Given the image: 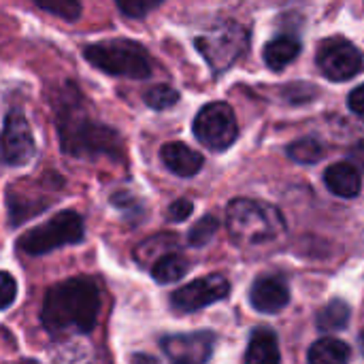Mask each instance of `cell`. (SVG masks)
Here are the masks:
<instances>
[{
    "label": "cell",
    "mask_w": 364,
    "mask_h": 364,
    "mask_svg": "<svg viewBox=\"0 0 364 364\" xmlns=\"http://www.w3.org/2000/svg\"><path fill=\"white\" fill-rule=\"evenodd\" d=\"M100 314V292L87 277L55 284L43 301L41 322L51 335H85L96 326Z\"/></svg>",
    "instance_id": "cell-1"
},
{
    "label": "cell",
    "mask_w": 364,
    "mask_h": 364,
    "mask_svg": "<svg viewBox=\"0 0 364 364\" xmlns=\"http://www.w3.org/2000/svg\"><path fill=\"white\" fill-rule=\"evenodd\" d=\"M55 126L60 134V145L68 156H111L115 160H122L124 143L119 134L87 115L77 90H68V96H60V102H55Z\"/></svg>",
    "instance_id": "cell-2"
},
{
    "label": "cell",
    "mask_w": 364,
    "mask_h": 364,
    "mask_svg": "<svg viewBox=\"0 0 364 364\" xmlns=\"http://www.w3.org/2000/svg\"><path fill=\"white\" fill-rule=\"evenodd\" d=\"M228 235L241 250H264L286 235V222L279 209L267 203L237 198L226 211Z\"/></svg>",
    "instance_id": "cell-3"
},
{
    "label": "cell",
    "mask_w": 364,
    "mask_h": 364,
    "mask_svg": "<svg viewBox=\"0 0 364 364\" xmlns=\"http://www.w3.org/2000/svg\"><path fill=\"white\" fill-rule=\"evenodd\" d=\"M83 55L92 66L113 77L147 79L151 75L149 53L139 43L126 38H109V41L92 43L83 49Z\"/></svg>",
    "instance_id": "cell-4"
},
{
    "label": "cell",
    "mask_w": 364,
    "mask_h": 364,
    "mask_svg": "<svg viewBox=\"0 0 364 364\" xmlns=\"http://www.w3.org/2000/svg\"><path fill=\"white\" fill-rule=\"evenodd\" d=\"M196 49L213 73H226L247 49L250 34L239 21H224L194 41Z\"/></svg>",
    "instance_id": "cell-5"
},
{
    "label": "cell",
    "mask_w": 364,
    "mask_h": 364,
    "mask_svg": "<svg viewBox=\"0 0 364 364\" xmlns=\"http://www.w3.org/2000/svg\"><path fill=\"white\" fill-rule=\"evenodd\" d=\"M83 241V220L75 211H60L43 226L32 228L19 241V247L30 256H43L64 245Z\"/></svg>",
    "instance_id": "cell-6"
},
{
    "label": "cell",
    "mask_w": 364,
    "mask_h": 364,
    "mask_svg": "<svg viewBox=\"0 0 364 364\" xmlns=\"http://www.w3.org/2000/svg\"><path fill=\"white\" fill-rule=\"evenodd\" d=\"M194 136L200 145H205L211 151H224L228 149L239 134L235 111L228 102H209L205 105L192 124Z\"/></svg>",
    "instance_id": "cell-7"
},
{
    "label": "cell",
    "mask_w": 364,
    "mask_h": 364,
    "mask_svg": "<svg viewBox=\"0 0 364 364\" xmlns=\"http://www.w3.org/2000/svg\"><path fill=\"white\" fill-rule=\"evenodd\" d=\"M62 186L60 177H51L49 183H45V179H23L13 183L6 190V205H9V213H11V224L17 226L34 215H38L41 211H45L55 194V188Z\"/></svg>",
    "instance_id": "cell-8"
},
{
    "label": "cell",
    "mask_w": 364,
    "mask_h": 364,
    "mask_svg": "<svg viewBox=\"0 0 364 364\" xmlns=\"http://www.w3.org/2000/svg\"><path fill=\"white\" fill-rule=\"evenodd\" d=\"M36 154V143L26 115L17 109L9 111L0 132V160L9 166H23Z\"/></svg>",
    "instance_id": "cell-9"
},
{
    "label": "cell",
    "mask_w": 364,
    "mask_h": 364,
    "mask_svg": "<svg viewBox=\"0 0 364 364\" xmlns=\"http://www.w3.org/2000/svg\"><path fill=\"white\" fill-rule=\"evenodd\" d=\"M318 66L331 81H348L360 75L363 55L356 45L346 38H331L318 51Z\"/></svg>",
    "instance_id": "cell-10"
},
{
    "label": "cell",
    "mask_w": 364,
    "mask_h": 364,
    "mask_svg": "<svg viewBox=\"0 0 364 364\" xmlns=\"http://www.w3.org/2000/svg\"><path fill=\"white\" fill-rule=\"evenodd\" d=\"M228 294H230L228 279L220 273H213V275L194 279L192 284H186L179 290H175L171 294V305L177 311L190 314V311H198L207 305L220 303Z\"/></svg>",
    "instance_id": "cell-11"
},
{
    "label": "cell",
    "mask_w": 364,
    "mask_h": 364,
    "mask_svg": "<svg viewBox=\"0 0 364 364\" xmlns=\"http://www.w3.org/2000/svg\"><path fill=\"white\" fill-rule=\"evenodd\" d=\"M215 348V337L203 333H181L162 339V352L173 364H207Z\"/></svg>",
    "instance_id": "cell-12"
},
{
    "label": "cell",
    "mask_w": 364,
    "mask_h": 364,
    "mask_svg": "<svg viewBox=\"0 0 364 364\" xmlns=\"http://www.w3.org/2000/svg\"><path fill=\"white\" fill-rule=\"evenodd\" d=\"M250 301L260 314H277L290 303V286L282 275H262L254 282Z\"/></svg>",
    "instance_id": "cell-13"
},
{
    "label": "cell",
    "mask_w": 364,
    "mask_h": 364,
    "mask_svg": "<svg viewBox=\"0 0 364 364\" xmlns=\"http://www.w3.org/2000/svg\"><path fill=\"white\" fill-rule=\"evenodd\" d=\"M164 166L179 177H194L203 168V156L186 143H166L160 149Z\"/></svg>",
    "instance_id": "cell-14"
},
{
    "label": "cell",
    "mask_w": 364,
    "mask_h": 364,
    "mask_svg": "<svg viewBox=\"0 0 364 364\" xmlns=\"http://www.w3.org/2000/svg\"><path fill=\"white\" fill-rule=\"evenodd\" d=\"M326 188L341 198H356L363 188L360 171L352 162H337L324 173Z\"/></svg>",
    "instance_id": "cell-15"
},
{
    "label": "cell",
    "mask_w": 364,
    "mask_h": 364,
    "mask_svg": "<svg viewBox=\"0 0 364 364\" xmlns=\"http://www.w3.org/2000/svg\"><path fill=\"white\" fill-rule=\"evenodd\" d=\"M245 364H282L277 335L271 328H256L250 337Z\"/></svg>",
    "instance_id": "cell-16"
},
{
    "label": "cell",
    "mask_w": 364,
    "mask_h": 364,
    "mask_svg": "<svg viewBox=\"0 0 364 364\" xmlns=\"http://www.w3.org/2000/svg\"><path fill=\"white\" fill-rule=\"evenodd\" d=\"M301 53V41L292 34L277 36L267 43L264 47V62L271 70H282Z\"/></svg>",
    "instance_id": "cell-17"
},
{
    "label": "cell",
    "mask_w": 364,
    "mask_h": 364,
    "mask_svg": "<svg viewBox=\"0 0 364 364\" xmlns=\"http://www.w3.org/2000/svg\"><path fill=\"white\" fill-rule=\"evenodd\" d=\"M350 356V346L335 337H324L309 348V364H348Z\"/></svg>",
    "instance_id": "cell-18"
},
{
    "label": "cell",
    "mask_w": 364,
    "mask_h": 364,
    "mask_svg": "<svg viewBox=\"0 0 364 364\" xmlns=\"http://www.w3.org/2000/svg\"><path fill=\"white\" fill-rule=\"evenodd\" d=\"M350 318H352L350 305L346 301H341V299H335L324 309H320V314H318V328L322 333H337V331L348 328Z\"/></svg>",
    "instance_id": "cell-19"
},
{
    "label": "cell",
    "mask_w": 364,
    "mask_h": 364,
    "mask_svg": "<svg viewBox=\"0 0 364 364\" xmlns=\"http://www.w3.org/2000/svg\"><path fill=\"white\" fill-rule=\"evenodd\" d=\"M190 269V262L179 256V254H164L162 258H158L151 267V277L158 284H175L177 279H181Z\"/></svg>",
    "instance_id": "cell-20"
},
{
    "label": "cell",
    "mask_w": 364,
    "mask_h": 364,
    "mask_svg": "<svg viewBox=\"0 0 364 364\" xmlns=\"http://www.w3.org/2000/svg\"><path fill=\"white\" fill-rule=\"evenodd\" d=\"M288 158L299 164H316L324 158V145L314 136H305L288 145Z\"/></svg>",
    "instance_id": "cell-21"
},
{
    "label": "cell",
    "mask_w": 364,
    "mask_h": 364,
    "mask_svg": "<svg viewBox=\"0 0 364 364\" xmlns=\"http://www.w3.org/2000/svg\"><path fill=\"white\" fill-rule=\"evenodd\" d=\"M218 228H220V222H218L213 215H203V218L190 228V232H188V243H190L192 247H203V245H207V243L215 237Z\"/></svg>",
    "instance_id": "cell-22"
},
{
    "label": "cell",
    "mask_w": 364,
    "mask_h": 364,
    "mask_svg": "<svg viewBox=\"0 0 364 364\" xmlns=\"http://www.w3.org/2000/svg\"><path fill=\"white\" fill-rule=\"evenodd\" d=\"M143 98H145L147 107H151L156 111H164L179 102V92L173 90L171 85H154L145 92Z\"/></svg>",
    "instance_id": "cell-23"
},
{
    "label": "cell",
    "mask_w": 364,
    "mask_h": 364,
    "mask_svg": "<svg viewBox=\"0 0 364 364\" xmlns=\"http://www.w3.org/2000/svg\"><path fill=\"white\" fill-rule=\"evenodd\" d=\"M36 6L68 21H75L81 13V4L77 0H38Z\"/></svg>",
    "instance_id": "cell-24"
},
{
    "label": "cell",
    "mask_w": 364,
    "mask_h": 364,
    "mask_svg": "<svg viewBox=\"0 0 364 364\" xmlns=\"http://www.w3.org/2000/svg\"><path fill=\"white\" fill-rule=\"evenodd\" d=\"M53 364H96L94 363V356L87 348L83 346H77V343H70L66 348H62L58 354H55V363Z\"/></svg>",
    "instance_id": "cell-25"
},
{
    "label": "cell",
    "mask_w": 364,
    "mask_h": 364,
    "mask_svg": "<svg viewBox=\"0 0 364 364\" xmlns=\"http://www.w3.org/2000/svg\"><path fill=\"white\" fill-rule=\"evenodd\" d=\"M160 2L156 0H119L117 9L126 15V17H145L149 11L158 9Z\"/></svg>",
    "instance_id": "cell-26"
},
{
    "label": "cell",
    "mask_w": 364,
    "mask_h": 364,
    "mask_svg": "<svg viewBox=\"0 0 364 364\" xmlns=\"http://www.w3.org/2000/svg\"><path fill=\"white\" fill-rule=\"evenodd\" d=\"M17 299V282L11 273L0 271V311L11 307Z\"/></svg>",
    "instance_id": "cell-27"
},
{
    "label": "cell",
    "mask_w": 364,
    "mask_h": 364,
    "mask_svg": "<svg viewBox=\"0 0 364 364\" xmlns=\"http://www.w3.org/2000/svg\"><path fill=\"white\" fill-rule=\"evenodd\" d=\"M192 211H194V203L181 198V200H175V203L168 207V218H171L173 222H183V220H188V218L192 215Z\"/></svg>",
    "instance_id": "cell-28"
},
{
    "label": "cell",
    "mask_w": 364,
    "mask_h": 364,
    "mask_svg": "<svg viewBox=\"0 0 364 364\" xmlns=\"http://www.w3.org/2000/svg\"><path fill=\"white\" fill-rule=\"evenodd\" d=\"M348 105H350V109H352V113L354 115H364V87L363 85H358V87H354L352 90V94H350V98H348Z\"/></svg>",
    "instance_id": "cell-29"
},
{
    "label": "cell",
    "mask_w": 364,
    "mask_h": 364,
    "mask_svg": "<svg viewBox=\"0 0 364 364\" xmlns=\"http://www.w3.org/2000/svg\"><path fill=\"white\" fill-rule=\"evenodd\" d=\"M130 364H160L154 356H149V354H134L132 356V363Z\"/></svg>",
    "instance_id": "cell-30"
}]
</instances>
